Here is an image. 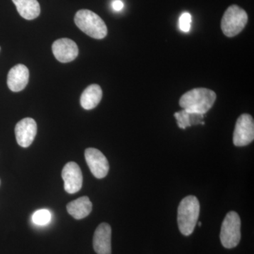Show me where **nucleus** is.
<instances>
[{"mask_svg": "<svg viewBox=\"0 0 254 254\" xmlns=\"http://www.w3.org/2000/svg\"><path fill=\"white\" fill-rule=\"evenodd\" d=\"M216 98V93L212 90L194 88L182 95L180 105L183 110L190 113L205 115L213 107Z\"/></svg>", "mask_w": 254, "mask_h": 254, "instance_id": "f257e3e1", "label": "nucleus"}, {"mask_svg": "<svg viewBox=\"0 0 254 254\" xmlns=\"http://www.w3.org/2000/svg\"><path fill=\"white\" fill-rule=\"evenodd\" d=\"M200 214V203L193 195H188L180 202L177 210V222L182 235L190 236L193 233Z\"/></svg>", "mask_w": 254, "mask_h": 254, "instance_id": "f03ea898", "label": "nucleus"}, {"mask_svg": "<svg viewBox=\"0 0 254 254\" xmlns=\"http://www.w3.org/2000/svg\"><path fill=\"white\" fill-rule=\"evenodd\" d=\"M74 21L81 31L95 39H103L108 34V28L104 21L90 10L78 11Z\"/></svg>", "mask_w": 254, "mask_h": 254, "instance_id": "7ed1b4c3", "label": "nucleus"}, {"mask_svg": "<svg viewBox=\"0 0 254 254\" xmlns=\"http://www.w3.org/2000/svg\"><path fill=\"white\" fill-rule=\"evenodd\" d=\"M247 21L248 15L246 11L236 4L232 5L222 16V31L227 37L236 36L245 28Z\"/></svg>", "mask_w": 254, "mask_h": 254, "instance_id": "20e7f679", "label": "nucleus"}, {"mask_svg": "<svg viewBox=\"0 0 254 254\" xmlns=\"http://www.w3.org/2000/svg\"><path fill=\"white\" fill-rule=\"evenodd\" d=\"M241 240V220L238 214L231 211L227 214L221 227L220 241L226 249H232L239 245Z\"/></svg>", "mask_w": 254, "mask_h": 254, "instance_id": "39448f33", "label": "nucleus"}, {"mask_svg": "<svg viewBox=\"0 0 254 254\" xmlns=\"http://www.w3.org/2000/svg\"><path fill=\"white\" fill-rule=\"evenodd\" d=\"M254 139V119L249 114H243L237 120L233 134V143L236 146H245Z\"/></svg>", "mask_w": 254, "mask_h": 254, "instance_id": "423d86ee", "label": "nucleus"}, {"mask_svg": "<svg viewBox=\"0 0 254 254\" xmlns=\"http://www.w3.org/2000/svg\"><path fill=\"white\" fill-rule=\"evenodd\" d=\"M85 158L93 176L98 179H103L107 176L109 172V163L101 151L96 148H87L85 151Z\"/></svg>", "mask_w": 254, "mask_h": 254, "instance_id": "0eeeda50", "label": "nucleus"}, {"mask_svg": "<svg viewBox=\"0 0 254 254\" xmlns=\"http://www.w3.org/2000/svg\"><path fill=\"white\" fill-rule=\"evenodd\" d=\"M62 177L64 182V190L68 193H77L83 184V175L78 164L74 162L66 163L64 167Z\"/></svg>", "mask_w": 254, "mask_h": 254, "instance_id": "6e6552de", "label": "nucleus"}, {"mask_svg": "<svg viewBox=\"0 0 254 254\" xmlns=\"http://www.w3.org/2000/svg\"><path fill=\"white\" fill-rule=\"evenodd\" d=\"M37 134V124L33 119L24 118L15 127L16 141L20 146L28 148L32 144Z\"/></svg>", "mask_w": 254, "mask_h": 254, "instance_id": "1a4fd4ad", "label": "nucleus"}, {"mask_svg": "<svg viewBox=\"0 0 254 254\" xmlns=\"http://www.w3.org/2000/svg\"><path fill=\"white\" fill-rule=\"evenodd\" d=\"M52 49L55 58L62 63L72 62L77 58L78 55L77 45L68 38L57 40L53 43Z\"/></svg>", "mask_w": 254, "mask_h": 254, "instance_id": "9d476101", "label": "nucleus"}, {"mask_svg": "<svg viewBox=\"0 0 254 254\" xmlns=\"http://www.w3.org/2000/svg\"><path fill=\"white\" fill-rule=\"evenodd\" d=\"M112 229L108 223H101L97 227L93 236V248L98 254H111Z\"/></svg>", "mask_w": 254, "mask_h": 254, "instance_id": "9b49d317", "label": "nucleus"}, {"mask_svg": "<svg viewBox=\"0 0 254 254\" xmlns=\"http://www.w3.org/2000/svg\"><path fill=\"white\" fill-rule=\"evenodd\" d=\"M29 71L23 64H17L10 69L7 76V86L13 92L22 91L27 86Z\"/></svg>", "mask_w": 254, "mask_h": 254, "instance_id": "f8f14e48", "label": "nucleus"}, {"mask_svg": "<svg viewBox=\"0 0 254 254\" xmlns=\"http://www.w3.org/2000/svg\"><path fill=\"white\" fill-rule=\"evenodd\" d=\"M93 205L89 198L87 196L81 197L78 199L70 202L66 206L67 212L76 220L86 218L91 213Z\"/></svg>", "mask_w": 254, "mask_h": 254, "instance_id": "ddd939ff", "label": "nucleus"}, {"mask_svg": "<svg viewBox=\"0 0 254 254\" xmlns=\"http://www.w3.org/2000/svg\"><path fill=\"white\" fill-rule=\"evenodd\" d=\"M103 97V91L100 86L92 84L86 88L81 96V105L85 110H92L98 106Z\"/></svg>", "mask_w": 254, "mask_h": 254, "instance_id": "4468645a", "label": "nucleus"}, {"mask_svg": "<svg viewBox=\"0 0 254 254\" xmlns=\"http://www.w3.org/2000/svg\"><path fill=\"white\" fill-rule=\"evenodd\" d=\"M18 14L26 20L35 19L41 14V6L37 0H12Z\"/></svg>", "mask_w": 254, "mask_h": 254, "instance_id": "2eb2a0df", "label": "nucleus"}, {"mask_svg": "<svg viewBox=\"0 0 254 254\" xmlns=\"http://www.w3.org/2000/svg\"><path fill=\"white\" fill-rule=\"evenodd\" d=\"M203 115H204L190 113V112L183 110L182 111L175 113L174 116L177 120L178 127L185 129L187 127L201 124L202 122H203Z\"/></svg>", "mask_w": 254, "mask_h": 254, "instance_id": "dca6fc26", "label": "nucleus"}, {"mask_svg": "<svg viewBox=\"0 0 254 254\" xmlns=\"http://www.w3.org/2000/svg\"><path fill=\"white\" fill-rule=\"evenodd\" d=\"M50 220H51V213L46 209L38 210L33 215V221L36 225H47Z\"/></svg>", "mask_w": 254, "mask_h": 254, "instance_id": "f3484780", "label": "nucleus"}, {"mask_svg": "<svg viewBox=\"0 0 254 254\" xmlns=\"http://www.w3.org/2000/svg\"><path fill=\"white\" fill-rule=\"evenodd\" d=\"M190 22H191V16L190 13L185 12L182 14L179 20V26L181 31L187 33L190 29Z\"/></svg>", "mask_w": 254, "mask_h": 254, "instance_id": "a211bd4d", "label": "nucleus"}, {"mask_svg": "<svg viewBox=\"0 0 254 254\" xmlns=\"http://www.w3.org/2000/svg\"><path fill=\"white\" fill-rule=\"evenodd\" d=\"M124 4L123 1L120 0H115L113 3V7L115 11H120L123 9Z\"/></svg>", "mask_w": 254, "mask_h": 254, "instance_id": "6ab92c4d", "label": "nucleus"}, {"mask_svg": "<svg viewBox=\"0 0 254 254\" xmlns=\"http://www.w3.org/2000/svg\"><path fill=\"white\" fill-rule=\"evenodd\" d=\"M198 226H199V227L201 226V225H202L201 222H198Z\"/></svg>", "mask_w": 254, "mask_h": 254, "instance_id": "aec40b11", "label": "nucleus"}, {"mask_svg": "<svg viewBox=\"0 0 254 254\" xmlns=\"http://www.w3.org/2000/svg\"><path fill=\"white\" fill-rule=\"evenodd\" d=\"M0 50H1V48H0Z\"/></svg>", "mask_w": 254, "mask_h": 254, "instance_id": "412c9836", "label": "nucleus"}]
</instances>
